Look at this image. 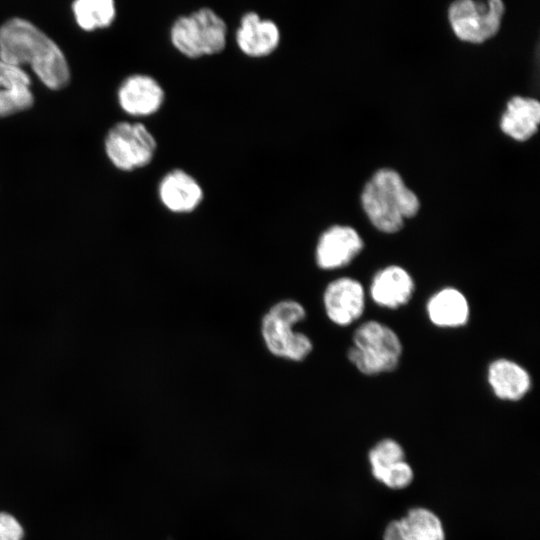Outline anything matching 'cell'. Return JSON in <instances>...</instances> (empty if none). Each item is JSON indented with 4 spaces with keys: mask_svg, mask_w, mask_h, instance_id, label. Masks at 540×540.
I'll return each mask as SVG.
<instances>
[{
    "mask_svg": "<svg viewBox=\"0 0 540 540\" xmlns=\"http://www.w3.org/2000/svg\"><path fill=\"white\" fill-rule=\"evenodd\" d=\"M0 59L28 64L50 89H61L70 77L65 56L56 43L29 21L10 19L0 27Z\"/></svg>",
    "mask_w": 540,
    "mask_h": 540,
    "instance_id": "6da1fadb",
    "label": "cell"
},
{
    "mask_svg": "<svg viewBox=\"0 0 540 540\" xmlns=\"http://www.w3.org/2000/svg\"><path fill=\"white\" fill-rule=\"evenodd\" d=\"M362 206L371 223L380 231L394 233L403 226L404 219L414 216L419 200L391 169L377 171L364 187Z\"/></svg>",
    "mask_w": 540,
    "mask_h": 540,
    "instance_id": "7a4b0ae2",
    "label": "cell"
},
{
    "mask_svg": "<svg viewBox=\"0 0 540 540\" xmlns=\"http://www.w3.org/2000/svg\"><path fill=\"white\" fill-rule=\"evenodd\" d=\"M306 317L304 305L296 299L274 302L260 319V336L268 353L288 362L306 360L313 351V342L296 328Z\"/></svg>",
    "mask_w": 540,
    "mask_h": 540,
    "instance_id": "3957f363",
    "label": "cell"
},
{
    "mask_svg": "<svg viewBox=\"0 0 540 540\" xmlns=\"http://www.w3.org/2000/svg\"><path fill=\"white\" fill-rule=\"evenodd\" d=\"M227 35L224 19L208 7L179 16L169 30L174 49L190 59L221 53L226 47Z\"/></svg>",
    "mask_w": 540,
    "mask_h": 540,
    "instance_id": "277c9868",
    "label": "cell"
},
{
    "mask_svg": "<svg viewBox=\"0 0 540 540\" xmlns=\"http://www.w3.org/2000/svg\"><path fill=\"white\" fill-rule=\"evenodd\" d=\"M401 354L402 344L397 333L383 323L369 320L354 331L347 357L361 373L372 376L393 371Z\"/></svg>",
    "mask_w": 540,
    "mask_h": 540,
    "instance_id": "5b68a950",
    "label": "cell"
},
{
    "mask_svg": "<svg viewBox=\"0 0 540 540\" xmlns=\"http://www.w3.org/2000/svg\"><path fill=\"white\" fill-rule=\"evenodd\" d=\"M105 149L114 166L132 171L150 164L157 150V141L142 123L120 122L109 130Z\"/></svg>",
    "mask_w": 540,
    "mask_h": 540,
    "instance_id": "8992f818",
    "label": "cell"
},
{
    "mask_svg": "<svg viewBox=\"0 0 540 540\" xmlns=\"http://www.w3.org/2000/svg\"><path fill=\"white\" fill-rule=\"evenodd\" d=\"M504 12L502 0H456L449 8V21L457 37L481 43L499 30Z\"/></svg>",
    "mask_w": 540,
    "mask_h": 540,
    "instance_id": "52a82bcc",
    "label": "cell"
},
{
    "mask_svg": "<svg viewBox=\"0 0 540 540\" xmlns=\"http://www.w3.org/2000/svg\"><path fill=\"white\" fill-rule=\"evenodd\" d=\"M322 301L325 314L332 323L348 326L364 312L365 291L356 279L340 277L327 284Z\"/></svg>",
    "mask_w": 540,
    "mask_h": 540,
    "instance_id": "ba28073f",
    "label": "cell"
},
{
    "mask_svg": "<svg viewBox=\"0 0 540 540\" xmlns=\"http://www.w3.org/2000/svg\"><path fill=\"white\" fill-rule=\"evenodd\" d=\"M238 49L247 57L259 59L274 53L281 41V32L271 19L255 11L244 13L235 32Z\"/></svg>",
    "mask_w": 540,
    "mask_h": 540,
    "instance_id": "9c48e42d",
    "label": "cell"
},
{
    "mask_svg": "<svg viewBox=\"0 0 540 540\" xmlns=\"http://www.w3.org/2000/svg\"><path fill=\"white\" fill-rule=\"evenodd\" d=\"M363 241L352 227L334 225L319 237L315 262L322 270H335L348 265L362 250Z\"/></svg>",
    "mask_w": 540,
    "mask_h": 540,
    "instance_id": "30bf717a",
    "label": "cell"
},
{
    "mask_svg": "<svg viewBox=\"0 0 540 540\" xmlns=\"http://www.w3.org/2000/svg\"><path fill=\"white\" fill-rule=\"evenodd\" d=\"M372 475L388 488L400 490L413 480V470L405 461L402 446L394 439L385 438L369 451Z\"/></svg>",
    "mask_w": 540,
    "mask_h": 540,
    "instance_id": "8fae6325",
    "label": "cell"
},
{
    "mask_svg": "<svg viewBox=\"0 0 540 540\" xmlns=\"http://www.w3.org/2000/svg\"><path fill=\"white\" fill-rule=\"evenodd\" d=\"M118 100L127 114L145 117L161 109L165 101V91L152 76L134 74L127 77L121 84Z\"/></svg>",
    "mask_w": 540,
    "mask_h": 540,
    "instance_id": "7c38bea8",
    "label": "cell"
},
{
    "mask_svg": "<svg viewBox=\"0 0 540 540\" xmlns=\"http://www.w3.org/2000/svg\"><path fill=\"white\" fill-rule=\"evenodd\" d=\"M161 204L176 214L191 213L204 198V191L195 177L183 169L167 172L158 185Z\"/></svg>",
    "mask_w": 540,
    "mask_h": 540,
    "instance_id": "4fadbf2b",
    "label": "cell"
},
{
    "mask_svg": "<svg viewBox=\"0 0 540 540\" xmlns=\"http://www.w3.org/2000/svg\"><path fill=\"white\" fill-rule=\"evenodd\" d=\"M414 288L412 276L404 268L392 265L374 275L369 292L378 306L397 309L410 301Z\"/></svg>",
    "mask_w": 540,
    "mask_h": 540,
    "instance_id": "5bb4252c",
    "label": "cell"
},
{
    "mask_svg": "<svg viewBox=\"0 0 540 540\" xmlns=\"http://www.w3.org/2000/svg\"><path fill=\"white\" fill-rule=\"evenodd\" d=\"M384 540H445L439 517L426 508H413L399 520L390 522Z\"/></svg>",
    "mask_w": 540,
    "mask_h": 540,
    "instance_id": "9a60e30c",
    "label": "cell"
},
{
    "mask_svg": "<svg viewBox=\"0 0 540 540\" xmlns=\"http://www.w3.org/2000/svg\"><path fill=\"white\" fill-rule=\"evenodd\" d=\"M487 380L495 396L505 401H518L531 388L528 371L506 358L496 359L489 364Z\"/></svg>",
    "mask_w": 540,
    "mask_h": 540,
    "instance_id": "2e32d148",
    "label": "cell"
},
{
    "mask_svg": "<svg viewBox=\"0 0 540 540\" xmlns=\"http://www.w3.org/2000/svg\"><path fill=\"white\" fill-rule=\"evenodd\" d=\"M427 315L437 327L458 328L469 319L470 308L465 295L456 288L445 287L428 300Z\"/></svg>",
    "mask_w": 540,
    "mask_h": 540,
    "instance_id": "e0dca14e",
    "label": "cell"
},
{
    "mask_svg": "<svg viewBox=\"0 0 540 540\" xmlns=\"http://www.w3.org/2000/svg\"><path fill=\"white\" fill-rule=\"evenodd\" d=\"M539 121V102L532 98L516 96L507 104L501 118V129L511 138L525 141L537 131Z\"/></svg>",
    "mask_w": 540,
    "mask_h": 540,
    "instance_id": "ac0fdd59",
    "label": "cell"
},
{
    "mask_svg": "<svg viewBox=\"0 0 540 540\" xmlns=\"http://www.w3.org/2000/svg\"><path fill=\"white\" fill-rule=\"evenodd\" d=\"M72 8L77 24L87 31L109 26L116 15L114 0H75Z\"/></svg>",
    "mask_w": 540,
    "mask_h": 540,
    "instance_id": "d6986e66",
    "label": "cell"
},
{
    "mask_svg": "<svg viewBox=\"0 0 540 540\" xmlns=\"http://www.w3.org/2000/svg\"><path fill=\"white\" fill-rule=\"evenodd\" d=\"M34 98L29 88L9 89L0 87V117L30 108Z\"/></svg>",
    "mask_w": 540,
    "mask_h": 540,
    "instance_id": "ffe728a7",
    "label": "cell"
},
{
    "mask_svg": "<svg viewBox=\"0 0 540 540\" xmlns=\"http://www.w3.org/2000/svg\"><path fill=\"white\" fill-rule=\"evenodd\" d=\"M30 83L28 74L21 67L0 59V87L26 89Z\"/></svg>",
    "mask_w": 540,
    "mask_h": 540,
    "instance_id": "44dd1931",
    "label": "cell"
},
{
    "mask_svg": "<svg viewBox=\"0 0 540 540\" xmlns=\"http://www.w3.org/2000/svg\"><path fill=\"white\" fill-rule=\"evenodd\" d=\"M24 529L11 514L0 512V540H23Z\"/></svg>",
    "mask_w": 540,
    "mask_h": 540,
    "instance_id": "7402d4cb",
    "label": "cell"
}]
</instances>
